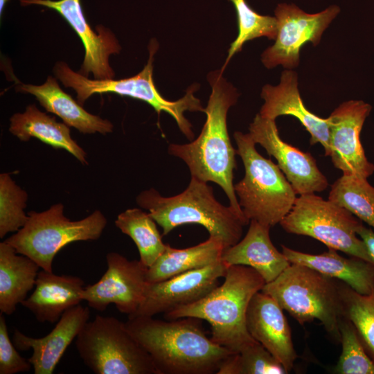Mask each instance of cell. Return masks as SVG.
I'll return each instance as SVG.
<instances>
[{"label":"cell","mask_w":374,"mask_h":374,"mask_svg":"<svg viewBox=\"0 0 374 374\" xmlns=\"http://www.w3.org/2000/svg\"><path fill=\"white\" fill-rule=\"evenodd\" d=\"M200 321L139 316L128 317L125 323L150 356L157 374L217 373L223 362L235 353L208 338Z\"/></svg>","instance_id":"obj_1"},{"label":"cell","mask_w":374,"mask_h":374,"mask_svg":"<svg viewBox=\"0 0 374 374\" xmlns=\"http://www.w3.org/2000/svg\"><path fill=\"white\" fill-rule=\"evenodd\" d=\"M223 72L216 70L208 75L211 93L204 108L206 120L199 136L188 143L170 144L168 153L186 163L191 177L219 185L229 205L243 213L233 182L236 150L230 141L226 123L228 111L236 103L239 94L224 78Z\"/></svg>","instance_id":"obj_2"},{"label":"cell","mask_w":374,"mask_h":374,"mask_svg":"<svg viewBox=\"0 0 374 374\" xmlns=\"http://www.w3.org/2000/svg\"><path fill=\"white\" fill-rule=\"evenodd\" d=\"M224 278L223 283L204 297L164 314V318L204 320L211 326V339L236 353L257 342L247 330L246 314L251 298L261 291L265 281L255 269L244 265L229 266Z\"/></svg>","instance_id":"obj_3"},{"label":"cell","mask_w":374,"mask_h":374,"mask_svg":"<svg viewBox=\"0 0 374 374\" xmlns=\"http://www.w3.org/2000/svg\"><path fill=\"white\" fill-rule=\"evenodd\" d=\"M136 201L162 228V235L185 224H198L226 248L240 241L244 227L250 222L243 213L217 202L213 188L194 177L177 195L163 197L152 188L141 192Z\"/></svg>","instance_id":"obj_4"},{"label":"cell","mask_w":374,"mask_h":374,"mask_svg":"<svg viewBox=\"0 0 374 374\" xmlns=\"http://www.w3.org/2000/svg\"><path fill=\"white\" fill-rule=\"evenodd\" d=\"M261 291L271 296L301 325L319 320L330 336L340 341L344 317L340 280L306 266L291 264Z\"/></svg>","instance_id":"obj_5"},{"label":"cell","mask_w":374,"mask_h":374,"mask_svg":"<svg viewBox=\"0 0 374 374\" xmlns=\"http://www.w3.org/2000/svg\"><path fill=\"white\" fill-rule=\"evenodd\" d=\"M233 137L245 171L234 185L244 216L271 227L280 224L294 204L295 191L278 166L256 150L249 133L237 131Z\"/></svg>","instance_id":"obj_6"},{"label":"cell","mask_w":374,"mask_h":374,"mask_svg":"<svg viewBox=\"0 0 374 374\" xmlns=\"http://www.w3.org/2000/svg\"><path fill=\"white\" fill-rule=\"evenodd\" d=\"M158 43L153 39L149 44V58L143 70L134 76L121 80H91L73 71L64 62H58L53 73L66 87H71L77 93L78 102L82 105L95 93H114L144 101L151 105L159 115L161 112L170 114L176 121L180 131L191 140L194 137L193 125L184 116V112H202L200 100L194 95L197 85L188 88L186 93L175 101L163 97L157 89L153 80V62Z\"/></svg>","instance_id":"obj_7"},{"label":"cell","mask_w":374,"mask_h":374,"mask_svg":"<svg viewBox=\"0 0 374 374\" xmlns=\"http://www.w3.org/2000/svg\"><path fill=\"white\" fill-rule=\"evenodd\" d=\"M24 226L5 241L17 253L28 256L42 269L53 271V262L57 252L66 244L76 241L98 239L107 221L96 210L87 217L76 221L64 214L61 203L38 213L31 211Z\"/></svg>","instance_id":"obj_8"},{"label":"cell","mask_w":374,"mask_h":374,"mask_svg":"<svg viewBox=\"0 0 374 374\" xmlns=\"http://www.w3.org/2000/svg\"><path fill=\"white\" fill-rule=\"evenodd\" d=\"M84 364L96 374H157L147 351L123 322L96 315L75 339Z\"/></svg>","instance_id":"obj_9"},{"label":"cell","mask_w":374,"mask_h":374,"mask_svg":"<svg viewBox=\"0 0 374 374\" xmlns=\"http://www.w3.org/2000/svg\"><path fill=\"white\" fill-rule=\"evenodd\" d=\"M287 233L314 238L328 249L342 251L374 265L357 232L364 225L348 210L315 193L299 195L280 222Z\"/></svg>","instance_id":"obj_10"},{"label":"cell","mask_w":374,"mask_h":374,"mask_svg":"<svg viewBox=\"0 0 374 374\" xmlns=\"http://www.w3.org/2000/svg\"><path fill=\"white\" fill-rule=\"evenodd\" d=\"M340 12L331 5L317 13H308L294 3H278L274 10L278 33L274 44L262 54L261 60L267 69L278 65L292 69L299 64L300 51L303 45H317L325 30Z\"/></svg>","instance_id":"obj_11"},{"label":"cell","mask_w":374,"mask_h":374,"mask_svg":"<svg viewBox=\"0 0 374 374\" xmlns=\"http://www.w3.org/2000/svg\"><path fill=\"white\" fill-rule=\"evenodd\" d=\"M106 260V271L98 282L84 287L82 301L100 312L113 303L120 312L131 316L143 300L148 267L116 252L107 253Z\"/></svg>","instance_id":"obj_12"},{"label":"cell","mask_w":374,"mask_h":374,"mask_svg":"<svg viewBox=\"0 0 374 374\" xmlns=\"http://www.w3.org/2000/svg\"><path fill=\"white\" fill-rule=\"evenodd\" d=\"M275 121L257 114L249 127V134L253 141L276 159L277 165L296 195L324 190L328 186V181L319 169L316 160L310 153L283 141Z\"/></svg>","instance_id":"obj_13"},{"label":"cell","mask_w":374,"mask_h":374,"mask_svg":"<svg viewBox=\"0 0 374 374\" xmlns=\"http://www.w3.org/2000/svg\"><path fill=\"white\" fill-rule=\"evenodd\" d=\"M228 266L222 260L203 268L190 270L168 279L147 283L144 298L130 317H153L193 303L218 286Z\"/></svg>","instance_id":"obj_14"},{"label":"cell","mask_w":374,"mask_h":374,"mask_svg":"<svg viewBox=\"0 0 374 374\" xmlns=\"http://www.w3.org/2000/svg\"><path fill=\"white\" fill-rule=\"evenodd\" d=\"M22 6L46 7L57 12L73 28L84 48L83 63L78 73L88 77L91 73L96 80L114 79V71L109 57L118 54L121 46L114 33L102 25L94 31L84 17L80 0H19Z\"/></svg>","instance_id":"obj_15"},{"label":"cell","mask_w":374,"mask_h":374,"mask_svg":"<svg viewBox=\"0 0 374 374\" xmlns=\"http://www.w3.org/2000/svg\"><path fill=\"white\" fill-rule=\"evenodd\" d=\"M372 107L359 100L341 103L328 117L332 162L344 175L365 178L374 172V165L366 157L360 133Z\"/></svg>","instance_id":"obj_16"},{"label":"cell","mask_w":374,"mask_h":374,"mask_svg":"<svg viewBox=\"0 0 374 374\" xmlns=\"http://www.w3.org/2000/svg\"><path fill=\"white\" fill-rule=\"evenodd\" d=\"M246 325L252 338L273 355L287 372L290 371L297 354L280 305L271 296L258 292L247 308Z\"/></svg>","instance_id":"obj_17"},{"label":"cell","mask_w":374,"mask_h":374,"mask_svg":"<svg viewBox=\"0 0 374 374\" xmlns=\"http://www.w3.org/2000/svg\"><path fill=\"white\" fill-rule=\"evenodd\" d=\"M298 82L297 73L292 69H285L281 73L278 84L265 85L260 94L264 104L259 114L264 118L273 120L280 116L296 118L310 134V144H321L326 156L330 157L328 118L319 117L305 107L300 95Z\"/></svg>","instance_id":"obj_18"},{"label":"cell","mask_w":374,"mask_h":374,"mask_svg":"<svg viewBox=\"0 0 374 374\" xmlns=\"http://www.w3.org/2000/svg\"><path fill=\"white\" fill-rule=\"evenodd\" d=\"M88 307L77 305L66 310L45 337L35 338L15 330L12 342L19 350H33L28 359L35 374H52L68 346L89 321Z\"/></svg>","instance_id":"obj_19"},{"label":"cell","mask_w":374,"mask_h":374,"mask_svg":"<svg viewBox=\"0 0 374 374\" xmlns=\"http://www.w3.org/2000/svg\"><path fill=\"white\" fill-rule=\"evenodd\" d=\"M271 226L250 220L245 236L235 244L226 248L221 260L228 267L244 265L255 269L265 283L275 280L291 263L273 244Z\"/></svg>","instance_id":"obj_20"},{"label":"cell","mask_w":374,"mask_h":374,"mask_svg":"<svg viewBox=\"0 0 374 374\" xmlns=\"http://www.w3.org/2000/svg\"><path fill=\"white\" fill-rule=\"evenodd\" d=\"M84 283L71 275L39 271L31 295L21 303L38 322L55 323L68 309L80 304Z\"/></svg>","instance_id":"obj_21"},{"label":"cell","mask_w":374,"mask_h":374,"mask_svg":"<svg viewBox=\"0 0 374 374\" xmlns=\"http://www.w3.org/2000/svg\"><path fill=\"white\" fill-rule=\"evenodd\" d=\"M281 247L282 253L291 264L306 266L339 280L360 294H368L374 287V265L362 258H344L333 249L320 254H310L284 245Z\"/></svg>","instance_id":"obj_22"},{"label":"cell","mask_w":374,"mask_h":374,"mask_svg":"<svg viewBox=\"0 0 374 374\" xmlns=\"http://www.w3.org/2000/svg\"><path fill=\"white\" fill-rule=\"evenodd\" d=\"M16 91L35 96L45 109L56 114L69 127L84 134H103L113 131V124L107 119L87 112L81 105L60 88L56 78L49 75L42 85L18 83Z\"/></svg>","instance_id":"obj_23"},{"label":"cell","mask_w":374,"mask_h":374,"mask_svg":"<svg viewBox=\"0 0 374 374\" xmlns=\"http://www.w3.org/2000/svg\"><path fill=\"white\" fill-rule=\"evenodd\" d=\"M9 131L19 139L28 141L34 137L55 148L66 150L82 163H87V153L71 136L69 126L30 105L23 113L10 118Z\"/></svg>","instance_id":"obj_24"},{"label":"cell","mask_w":374,"mask_h":374,"mask_svg":"<svg viewBox=\"0 0 374 374\" xmlns=\"http://www.w3.org/2000/svg\"><path fill=\"white\" fill-rule=\"evenodd\" d=\"M39 266L17 253L6 241L0 243V311L12 314L35 287Z\"/></svg>","instance_id":"obj_25"},{"label":"cell","mask_w":374,"mask_h":374,"mask_svg":"<svg viewBox=\"0 0 374 374\" xmlns=\"http://www.w3.org/2000/svg\"><path fill=\"white\" fill-rule=\"evenodd\" d=\"M226 248L220 239L211 236L204 242L185 249H176L168 244L164 252L148 267L146 280L159 282L215 263L221 260Z\"/></svg>","instance_id":"obj_26"},{"label":"cell","mask_w":374,"mask_h":374,"mask_svg":"<svg viewBox=\"0 0 374 374\" xmlns=\"http://www.w3.org/2000/svg\"><path fill=\"white\" fill-rule=\"evenodd\" d=\"M116 226L130 236L136 244L140 260L150 267L164 252L168 244H164L150 215L140 208H129L120 213L115 220Z\"/></svg>","instance_id":"obj_27"},{"label":"cell","mask_w":374,"mask_h":374,"mask_svg":"<svg viewBox=\"0 0 374 374\" xmlns=\"http://www.w3.org/2000/svg\"><path fill=\"white\" fill-rule=\"evenodd\" d=\"M328 199L374 228V187L367 178L343 174L332 184Z\"/></svg>","instance_id":"obj_28"},{"label":"cell","mask_w":374,"mask_h":374,"mask_svg":"<svg viewBox=\"0 0 374 374\" xmlns=\"http://www.w3.org/2000/svg\"><path fill=\"white\" fill-rule=\"evenodd\" d=\"M340 290L344 316L353 323L374 362V287L369 294H362L340 280Z\"/></svg>","instance_id":"obj_29"},{"label":"cell","mask_w":374,"mask_h":374,"mask_svg":"<svg viewBox=\"0 0 374 374\" xmlns=\"http://www.w3.org/2000/svg\"><path fill=\"white\" fill-rule=\"evenodd\" d=\"M233 5L238 21V34L231 44L223 71L232 57L242 50L245 42L251 39L266 37L275 39L278 33L276 18L269 15H262L251 8L246 0H229Z\"/></svg>","instance_id":"obj_30"},{"label":"cell","mask_w":374,"mask_h":374,"mask_svg":"<svg viewBox=\"0 0 374 374\" xmlns=\"http://www.w3.org/2000/svg\"><path fill=\"white\" fill-rule=\"evenodd\" d=\"M283 364L258 341L229 356L217 374H285Z\"/></svg>","instance_id":"obj_31"},{"label":"cell","mask_w":374,"mask_h":374,"mask_svg":"<svg viewBox=\"0 0 374 374\" xmlns=\"http://www.w3.org/2000/svg\"><path fill=\"white\" fill-rule=\"evenodd\" d=\"M342 350L335 368L337 374H374V362L366 352L353 323L345 316L339 323Z\"/></svg>","instance_id":"obj_32"},{"label":"cell","mask_w":374,"mask_h":374,"mask_svg":"<svg viewBox=\"0 0 374 374\" xmlns=\"http://www.w3.org/2000/svg\"><path fill=\"white\" fill-rule=\"evenodd\" d=\"M28 199L25 190L18 186L8 173L0 175V238L17 232L26 223L28 215L24 208Z\"/></svg>","instance_id":"obj_33"},{"label":"cell","mask_w":374,"mask_h":374,"mask_svg":"<svg viewBox=\"0 0 374 374\" xmlns=\"http://www.w3.org/2000/svg\"><path fill=\"white\" fill-rule=\"evenodd\" d=\"M33 366L22 357L10 340L5 317L0 314V374H16L29 371Z\"/></svg>","instance_id":"obj_34"},{"label":"cell","mask_w":374,"mask_h":374,"mask_svg":"<svg viewBox=\"0 0 374 374\" xmlns=\"http://www.w3.org/2000/svg\"><path fill=\"white\" fill-rule=\"evenodd\" d=\"M357 235L363 240L370 256L374 261V231L363 225L358 231Z\"/></svg>","instance_id":"obj_35"},{"label":"cell","mask_w":374,"mask_h":374,"mask_svg":"<svg viewBox=\"0 0 374 374\" xmlns=\"http://www.w3.org/2000/svg\"><path fill=\"white\" fill-rule=\"evenodd\" d=\"M9 0H0V16H2L4 8Z\"/></svg>","instance_id":"obj_36"}]
</instances>
